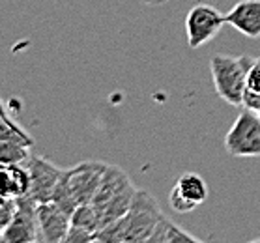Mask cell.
Segmentation results:
<instances>
[{
  "instance_id": "cell-1",
  "label": "cell",
  "mask_w": 260,
  "mask_h": 243,
  "mask_svg": "<svg viewBox=\"0 0 260 243\" xmlns=\"http://www.w3.org/2000/svg\"><path fill=\"white\" fill-rule=\"evenodd\" d=\"M161 217H163V212H161L157 200L148 191L137 189L129 212L111 226L98 232L95 241H150Z\"/></svg>"
},
{
  "instance_id": "cell-2",
  "label": "cell",
  "mask_w": 260,
  "mask_h": 243,
  "mask_svg": "<svg viewBox=\"0 0 260 243\" xmlns=\"http://www.w3.org/2000/svg\"><path fill=\"white\" fill-rule=\"evenodd\" d=\"M107 166L109 165L103 161H83L71 168H64L51 202H54L70 215L81 204H90Z\"/></svg>"
},
{
  "instance_id": "cell-3",
  "label": "cell",
  "mask_w": 260,
  "mask_h": 243,
  "mask_svg": "<svg viewBox=\"0 0 260 243\" xmlns=\"http://www.w3.org/2000/svg\"><path fill=\"white\" fill-rule=\"evenodd\" d=\"M135 193L137 187L131 184L129 176L120 166H107L100 187H98L94 198L90 202L100 215L101 230L116 223L118 219H122L129 212Z\"/></svg>"
},
{
  "instance_id": "cell-4",
  "label": "cell",
  "mask_w": 260,
  "mask_h": 243,
  "mask_svg": "<svg viewBox=\"0 0 260 243\" xmlns=\"http://www.w3.org/2000/svg\"><path fill=\"white\" fill-rule=\"evenodd\" d=\"M254 58L251 56H229L213 54L210 60V73L215 92L232 107H243V94L247 90V77Z\"/></svg>"
},
{
  "instance_id": "cell-5",
  "label": "cell",
  "mask_w": 260,
  "mask_h": 243,
  "mask_svg": "<svg viewBox=\"0 0 260 243\" xmlns=\"http://www.w3.org/2000/svg\"><path fill=\"white\" fill-rule=\"evenodd\" d=\"M226 152L234 157H260V116L249 109L238 114L225 135Z\"/></svg>"
},
{
  "instance_id": "cell-6",
  "label": "cell",
  "mask_w": 260,
  "mask_h": 243,
  "mask_svg": "<svg viewBox=\"0 0 260 243\" xmlns=\"http://www.w3.org/2000/svg\"><path fill=\"white\" fill-rule=\"evenodd\" d=\"M225 24V15L215 6L197 4L185 17V34L191 49H201L204 43L212 42Z\"/></svg>"
},
{
  "instance_id": "cell-7",
  "label": "cell",
  "mask_w": 260,
  "mask_h": 243,
  "mask_svg": "<svg viewBox=\"0 0 260 243\" xmlns=\"http://www.w3.org/2000/svg\"><path fill=\"white\" fill-rule=\"evenodd\" d=\"M19 206L12 223L2 230V243H40V228H38V202L28 195L19 196Z\"/></svg>"
},
{
  "instance_id": "cell-8",
  "label": "cell",
  "mask_w": 260,
  "mask_h": 243,
  "mask_svg": "<svg viewBox=\"0 0 260 243\" xmlns=\"http://www.w3.org/2000/svg\"><path fill=\"white\" fill-rule=\"evenodd\" d=\"M24 165H26V168L30 172L28 196L34 202H38V204L51 202L64 168H60L58 165H54L53 161L45 159V157L38 154L30 155Z\"/></svg>"
},
{
  "instance_id": "cell-9",
  "label": "cell",
  "mask_w": 260,
  "mask_h": 243,
  "mask_svg": "<svg viewBox=\"0 0 260 243\" xmlns=\"http://www.w3.org/2000/svg\"><path fill=\"white\" fill-rule=\"evenodd\" d=\"M40 243H66L71 228V215L54 202L38 204Z\"/></svg>"
},
{
  "instance_id": "cell-10",
  "label": "cell",
  "mask_w": 260,
  "mask_h": 243,
  "mask_svg": "<svg viewBox=\"0 0 260 243\" xmlns=\"http://www.w3.org/2000/svg\"><path fill=\"white\" fill-rule=\"evenodd\" d=\"M225 23L247 38H260V0H240L229 13Z\"/></svg>"
},
{
  "instance_id": "cell-11",
  "label": "cell",
  "mask_w": 260,
  "mask_h": 243,
  "mask_svg": "<svg viewBox=\"0 0 260 243\" xmlns=\"http://www.w3.org/2000/svg\"><path fill=\"white\" fill-rule=\"evenodd\" d=\"M2 174V195L4 196H26L30 191V172L24 163L0 166Z\"/></svg>"
},
{
  "instance_id": "cell-12",
  "label": "cell",
  "mask_w": 260,
  "mask_h": 243,
  "mask_svg": "<svg viewBox=\"0 0 260 243\" xmlns=\"http://www.w3.org/2000/svg\"><path fill=\"white\" fill-rule=\"evenodd\" d=\"M172 189L176 191L178 195H182L185 200H189L191 204L197 207L208 198L206 182H204L199 174H195V172H187V174L180 176Z\"/></svg>"
},
{
  "instance_id": "cell-13",
  "label": "cell",
  "mask_w": 260,
  "mask_h": 243,
  "mask_svg": "<svg viewBox=\"0 0 260 243\" xmlns=\"http://www.w3.org/2000/svg\"><path fill=\"white\" fill-rule=\"evenodd\" d=\"M150 241H161V243H171V241H199V237L191 232L183 230L182 226H178L174 221L167 219L165 215L155 226L154 234L150 237Z\"/></svg>"
},
{
  "instance_id": "cell-14",
  "label": "cell",
  "mask_w": 260,
  "mask_h": 243,
  "mask_svg": "<svg viewBox=\"0 0 260 243\" xmlns=\"http://www.w3.org/2000/svg\"><path fill=\"white\" fill-rule=\"evenodd\" d=\"M71 225L94 234V237L101 230L100 215H98V212H95V207L92 204H81V206L75 207V212L71 214Z\"/></svg>"
},
{
  "instance_id": "cell-15",
  "label": "cell",
  "mask_w": 260,
  "mask_h": 243,
  "mask_svg": "<svg viewBox=\"0 0 260 243\" xmlns=\"http://www.w3.org/2000/svg\"><path fill=\"white\" fill-rule=\"evenodd\" d=\"M0 141H10V143H19L24 146H32L34 141L15 120L10 118L6 109H2V124H0Z\"/></svg>"
},
{
  "instance_id": "cell-16",
  "label": "cell",
  "mask_w": 260,
  "mask_h": 243,
  "mask_svg": "<svg viewBox=\"0 0 260 243\" xmlns=\"http://www.w3.org/2000/svg\"><path fill=\"white\" fill-rule=\"evenodd\" d=\"M30 146L10 141H0V163L13 165V163H26L30 157Z\"/></svg>"
},
{
  "instance_id": "cell-17",
  "label": "cell",
  "mask_w": 260,
  "mask_h": 243,
  "mask_svg": "<svg viewBox=\"0 0 260 243\" xmlns=\"http://www.w3.org/2000/svg\"><path fill=\"white\" fill-rule=\"evenodd\" d=\"M19 200L13 198V196H0V230H4L12 219L15 217V212H17Z\"/></svg>"
},
{
  "instance_id": "cell-18",
  "label": "cell",
  "mask_w": 260,
  "mask_h": 243,
  "mask_svg": "<svg viewBox=\"0 0 260 243\" xmlns=\"http://www.w3.org/2000/svg\"><path fill=\"white\" fill-rule=\"evenodd\" d=\"M169 206L174 214H189V212L197 210V206H193L189 200H185L182 195H178L174 189H171V193H169Z\"/></svg>"
},
{
  "instance_id": "cell-19",
  "label": "cell",
  "mask_w": 260,
  "mask_h": 243,
  "mask_svg": "<svg viewBox=\"0 0 260 243\" xmlns=\"http://www.w3.org/2000/svg\"><path fill=\"white\" fill-rule=\"evenodd\" d=\"M242 109H249L260 116V92H254V90H245L243 94V107Z\"/></svg>"
},
{
  "instance_id": "cell-20",
  "label": "cell",
  "mask_w": 260,
  "mask_h": 243,
  "mask_svg": "<svg viewBox=\"0 0 260 243\" xmlns=\"http://www.w3.org/2000/svg\"><path fill=\"white\" fill-rule=\"evenodd\" d=\"M247 88L254 90V92H260V56L254 58L253 65H251V72H249V77H247Z\"/></svg>"
},
{
  "instance_id": "cell-21",
  "label": "cell",
  "mask_w": 260,
  "mask_h": 243,
  "mask_svg": "<svg viewBox=\"0 0 260 243\" xmlns=\"http://www.w3.org/2000/svg\"><path fill=\"white\" fill-rule=\"evenodd\" d=\"M142 2H146V4H152V6H159V4H165L167 0H142Z\"/></svg>"
},
{
  "instance_id": "cell-22",
  "label": "cell",
  "mask_w": 260,
  "mask_h": 243,
  "mask_svg": "<svg viewBox=\"0 0 260 243\" xmlns=\"http://www.w3.org/2000/svg\"><path fill=\"white\" fill-rule=\"evenodd\" d=\"M254 241H260V237H256V239H254Z\"/></svg>"
}]
</instances>
